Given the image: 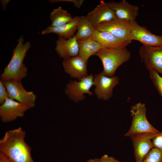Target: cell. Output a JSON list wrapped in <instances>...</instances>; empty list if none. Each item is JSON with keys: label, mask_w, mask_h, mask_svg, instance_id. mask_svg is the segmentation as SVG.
Returning <instances> with one entry per match:
<instances>
[{"label": "cell", "mask_w": 162, "mask_h": 162, "mask_svg": "<svg viewBox=\"0 0 162 162\" xmlns=\"http://www.w3.org/2000/svg\"><path fill=\"white\" fill-rule=\"evenodd\" d=\"M79 18V16H76L70 22L64 25L57 27L50 26L43 30L41 34L45 35L53 33L63 37L65 39L71 38L74 36V34L77 30Z\"/></svg>", "instance_id": "18"}, {"label": "cell", "mask_w": 162, "mask_h": 162, "mask_svg": "<svg viewBox=\"0 0 162 162\" xmlns=\"http://www.w3.org/2000/svg\"><path fill=\"white\" fill-rule=\"evenodd\" d=\"M148 70L153 84L162 97V77L157 71L153 69H148Z\"/></svg>", "instance_id": "23"}, {"label": "cell", "mask_w": 162, "mask_h": 162, "mask_svg": "<svg viewBox=\"0 0 162 162\" xmlns=\"http://www.w3.org/2000/svg\"><path fill=\"white\" fill-rule=\"evenodd\" d=\"M31 108L9 98L0 106V117L3 122H9L18 117H23L25 113Z\"/></svg>", "instance_id": "12"}, {"label": "cell", "mask_w": 162, "mask_h": 162, "mask_svg": "<svg viewBox=\"0 0 162 162\" xmlns=\"http://www.w3.org/2000/svg\"><path fill=\"white\" fill-rule=\"evenodd\" d=\"M26 132L21 127L7 132L0 140V152L12 162H34L32 158V148L25 142Z\"/></svg>", "instance_id": "1"}, {"label": "cell", "mask_w": 162, "mask_h": 162, "mask_svg": "<svg viewBox=\"0 0 162 162\" xmlns=\"http://www.w3.org/2000/svg\"><path fill=\"white\" fill-rule=\"evenodd\" d=\"M50 17L52 22L51 26L52 27L58 26L67 23L74 18L66 10L62 9L60 6L54 9Z\"/></svg>", "instance_id": "21"}, {"label": "cell", "mask_w": 162, "mask_h": 162, "mask_svg": "<svg viewBox=\"0 0 162 162\" xmlns=\"http://www.w3.org/2000/svg\"><path fill=\"white\" fill-rule=\"evenodd\" d=\"M17 41V44L13 50L12 58L1 75V80H14L21 81L27 76L28 69L23 61L31 47V43L28 41L24 43L22 35L19 37Z\"/></svg>", "instance_id": "2"}, {"label": "cell", "mask_w": 162, "mask_h": 162, "mask_svg": "<svg viewBox=\"0 0 162 162\" xmlns=\"http://www.w3.org/2000/svg\"><path fill=\"white\" fill-rule=\"evenodd\" d=\"M2 81L8 94L9 98L16 100L31 108L35 106L36 95L32 91H26L21 81L14 80Z\"/></svg>", "instance_id": "5"}, {"label": "cell", "mask_w": 162, "mask_h": 162, "mask_svg": "<svg viewBox=\"0 0 162 162\" xmlns=\"http://www.w3.org/2000/svg\"><path fill=\"white\" fill-rule=\"evenodd\" d=\"M78 42L79 47V56L87 63L90 57L94 55L100 50L105 48L91 38L83 40H78Z\"/></svg>", "instance_id": "19"}, {"label": "cell", "mask_w": 162, "mask_h": 162, "mask_svg": "<svg viewBox=\"0 0 162 162\" xmlns=\"http://www.w3.org/2000/svg\"><path fill=\"white\" fill-rule=\"evenodd\" d=\"M139 53L141 62L148 69H153L162 74V46L143 45Z\"/></svg>", "instance_id": "9"}, {"label": "cell", "mask_w": 162, "mask_h": 162, "mask_svg": "<svg viewBox=\"0 0 162 162\" xmlns=\"http://www.w3.org/2000/svg\"><path fill=\"white\" fill-rule=\"evenodd\" d=\"M100 162H121L106 154L100 158Z\"/></svg>", "instance_id": "27"}, {"label": "cell", "mask_w": 162, "mask_h": 162, "mask_svg": "<svg viewBox=\"0 0 162 162\" xmlns=\"http://www.w3.org/2000/svg\"><path fill=\"white\" fill-rule=\"evenodd\" d=\"M132 40L139 41L144 45L162 46V35L152 34L144 27L139 25L135 21L131 22L129 40L131 42Z\"/></svg>", "instance_id": "11"}, {"label": "cell", "mask_w": 162, "mask_h": 162, "mask_svg": "<svg viewBox=\"0 0 162 162\" xmlns=\"http://www.w3.org/2000/svg\"><path fill=\"white\" fill-rule=\"evenodd\" d=\"M94 76L92 74L88 75L78 82L71 80L68 83L64 89L65 94L71 100L77 103L86 98L84 94L92 95V92L90 91L94 85Z\"/></svg>", "instance_id": "6"}, {"label": "cell", "mask_w": 162, "mask_h": 162, "mask_svg": "<svg viewBox=\"0 0 162 162\" xmlns=\"http://www.w3.org/2000/svg\"><path fill=\"white\" fill-rule=\"evenodd\" d=\"M126 47L105 48L94 55L101 60L103 67L102 72L105 75L108 77L115 76L118 68L130 59L131 54Z\"/></svg>", "instance_id": "3"}, {"label": "cell", "mask_w": 162, "mask_h": 162, "mask_svg": "<svg viewBox=\"0 0 162 162\" xmlns=\"http://www.w3.org/2000/svg\"><path fill=\"white\" fill-rule=\"evenodd\" d=\"M159 133L143 132L134 134L130 136L134 147L136 162H142L146 156L154 148L152 140Z\"/></svg>", "instance_id": "7"}, {"label": "cell", "mask_w": 162, "mask_h": 162, "mask_svg": "<svg viewBox=\"0 0 162 162\" xmlns=\"http://www.w3.org/2000/svg\"><path fill=\"white\" fill-rule=\"evenodd\" d=\"M108 4L116 18L130 23L135 21L138 14L137 6L130 4L125 0L119 2H111Z\"/></svg>", "instance_id": "13"}, {"label": "cell", "mask_w": 162, "mask_h": 162, "mask_svg": "<svg viewBox=\"0 0 162 162\" xmlns=\"http://www.w3.org/2000/svg\"><path fill=\"white\" fill-rule=\"evenodd\" d=\"M95 28L98 31L108 32L129 44L131 42L129 40L131 23L116 18L101 23Z\"/></svg>", "instance_id": "10"}, {"label": "cell", "mask_w": 162, "mask_h": 162, "mask_svg": "<svg viewBox=\"0 0 162 162\" xmlns=\"http://www.w3.org/2000/svg\"><path fill=\"white\" fill-rule=\"evenodd\" d=\"M162 151L152 148L145 157L142 162H162Z\"/></svg>", "instance_id": "22"}, {"label": "cell", "mask_w": 162, "mask_h": 162, "mask_svg": "<svg viewBox=\"0 0 162 162\" xmlns=\"http://www.w3.org/2000/svg\"><path fill=\"white\" fill-rule=\"evenodd\" d=\"M132 117L131 126L124 134L126 137L138 133L146 132L159 133L148 121L146 117L145 104L139 102L132 106L130 110Z\"/></svg>", "instance_id": "4"}, {"label": "cell", "mask_w": 162, "mask_h": 162, "mask_svg": "<svg viewBox=\"0 0 162 162\" xmlns=\"http://www.w3.org/2000/svg\"><path fill=\"white\" fill-rule=\"evenodd\" d=\"M92 38L101 44L105 48H116L126 46L129 44L106 31L95 29Z\"/></svg>", "instance_id": "17"}, {"label": "cell", "mask_w": 162, "mask_h": 162, "mask_svg": "<svg viewBox=\"0 0 162 162\" xmlns=\"http://www.w3.org/2000/svg\"><path fill=\"white\" fill-rule=\"evenodd\" d=\"M154 148L162 151V131L152 140Z\"/></svg>", "instance_id": "25"}, {"label": "cell", "mask_w": 162, "mask_h": 162, "mask_svg": "<svg viewBox=\"0 0 162 162\" xmlns=\"http://www.w3.org/2000/svg\"><path fill=\"white\" fill-rule=\"evenodd\" d=\"M87 63L79 56L63 59L62 64L64 71L71 77L80 81L88 75Z\"/></svg>", "instance_id": "14"}, {"label": "cell", "mask_w": 162, "mask_h": 162, "mask_svg": "<svg viewBox=\"0 0 162 162\" xmlns=\"http://www.w3.org/2000/svg\"><path fill=\"white\" fill-rule=\"evenodd\" d=\"M86 162H100V158H94L88 160Z\"/></svg>", "instance_id": "29"}, {"label": "cell", "mask_w": 162, "mask_h": 162, "mask_svg": "<svg viewBox=\"0 0 162 162\" xmlns=\"http://www.w3.org/2000/svg\"><path fill=\"white\" fill-rule=\"evenodd\" d=\"M9 98V95L3 81H0V104L2 105L6 99Z\"/></svg>", "instance_id": "24"}, {"label": "cell", "mask_w": 162, "mask_h": 162, "mask_svg": "<svg viewBox=\"0 0 162 162\" xmlns=\"http://www.w3.org/2000/svg\"><path fill=\"white\" fill-rule=\"evenodd\" d=\"M0 162H12L4 153L0 152Z\"/></svg>", "instance_id": "28"}, {"label": "cell", "mask_w": 162, "mask_h": 162, "mask_svg": "<svg viewBox=\"0 0 162 162\" xmlns=\"http://www.w3.org/2000/svg\"><path fill=\"white\" fill-rule=\"evenodd\" d=\"M95 28L88 20L86 16H80L77 32L75 35L77 40H86L92 37Z\"/></svg>", "instance_id": "20"}, {"label": "cell", "mask_w": 162, "mask_h": 162, "mask_svg": "<svg viewBox=\"0 0 162 162\" xmlns=\"http://www.w3.org/2000/svg\"><path fill=\"white\" fill-rule=\"evenodd\" d=\"M49 1L52 3L62 2H72L74 4L75 7L79 8L82 5L84 1L83 0H50Z\"/></svg>", "instance_id": "26"}, {"label": "cell", "mask_w": 162, "mask_h": 162, "mask_svg": "<svg viewBox=\"0 0 162 162\" xmlns=\"http://www.w3.org/2000/svg\"><path fill=\"white\" fill-rule=\"evenodd\" d=\"M86 16L95 28L101 23L116 18L108 3L104 2L98 5Z\"/></svg>", "instance_id": "15"}, {"label": "cell", "mask_w": 162, "mask_h": 162, "mask_svg": "<svg viewBox=\"0 0 162 162\" xmlns=\"http://www.w3.org/2000/svg\"><path fill=\"white\" fill-rule=\"evenodd\" d=\"M55 50L57 54L63 59L79 56V45L75 35L68 39L58 36Z\"/></svg>", "instance_id": "16"}, {"label": "cell", "mask_w": 162, "mask_h": 162, "mask_svg": "<svg viewBox=\"0 0 162 162\" xmlns=\"http://www.w3.org/2000/svg\"><path fill=\"white\" fill-rule=\"evenodd\" d=\"M93 82L94 92L97 98L107 100L112 97L113 88L119 83V78L115 76L108 77L101 72L95 74Z\"/></svg>", "instance_id": "8"}]
</instances>
